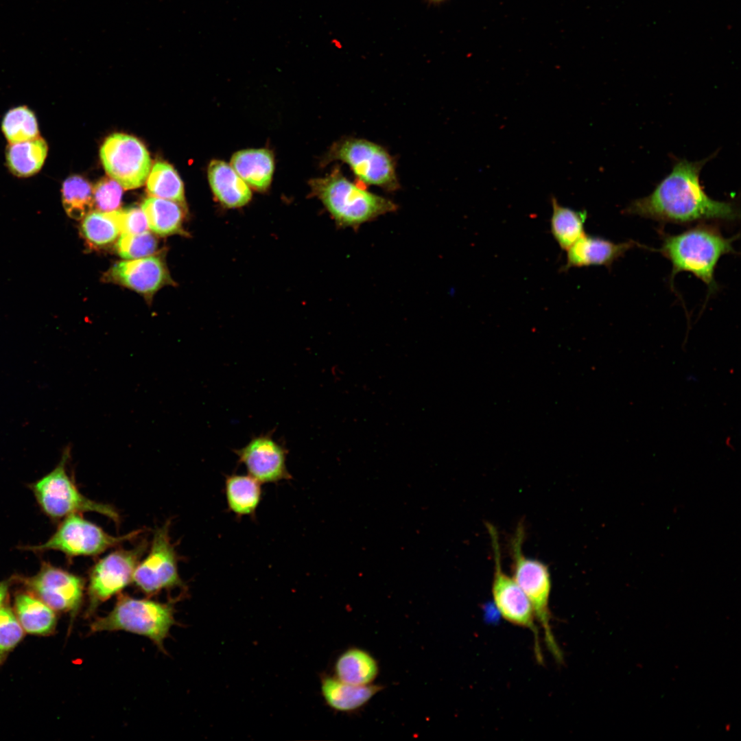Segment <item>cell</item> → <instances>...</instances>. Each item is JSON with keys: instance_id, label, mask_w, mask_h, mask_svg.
<instances>
[{"instance_id": "obj_27", "label": "cell", "mask_w": 741, "mask_h": 741, "mask_svg": "<svg viewBox=\"0 0 741 741\" xmlns=\"http://www.w3.org/2000/svg\"><path fill=\"white\" fill-rule=\"evenodd\" d=\"M146 189L152 197L186 205L183 183L175 169L166 162L154 164L146 180Z\"/></svg>"}, {"instance_id": "obj_28", "label": "cell", "mask_w": 741, "mask_h": 741, "mask_svg": "<svg viewBox=\"0 0 741 741\" xmlns=\"http://www.w3.org/2000/svg\"><path fill=\"white\" fill-rule=\"evenodd\" d=\"M62 202L66 214L73 220L83 219L94 207L93 188L79 175H72L62 185Z\"/></svg>"}, {"instance_id": "obj_12", "label": "cell", "mask_w": 741, "mask_h": 741, "mask_svg": "<svg viewBox=\"0 0 741 741\" xmlns=\"http://www.w3.org/2000/svg\"><path fill=\"white\" fill-rule=\"evenodd\" d=\"M99 156L106 174L124 189L142 186L151 169L152 161L145 146L129 134L108 136L101 146Z\"/></svg>"}, {"instance_id": "obj_29", "label": "cell", "mask_w": 741, "mask_h": 741, "mask_svg": "<svg viewBox=\"0 0 741 741\" xmlns=\"http://www.w3.org/2000/svg\"><path fill=\"white\" fill-rule=\"evenodd\" d=\"M1 130L9 143L23 142L39 137L36 115L26 106L10 109L2 119Z\"/></svg>"}, {"instance_id": "obj_6", "label": "cell", "mask_w": 741, "mask_h": 741, "mask_svg": "<svg viewBox=\"0 0 741 741\" xmlns=\"http://www.w3.org/2000/svg\"><path fill=\"white\" fill-rule=\"evenodd\" d=\"M70 449H64L61 460L49 473L32 484L35 497L43 512L54 519L75 513H96L112 520L117 526L120 515L111 505L84 495L69 475L67 465Z\"/></svg>"}, {"instance_id": "obj_34", "label": "cell", "mask_w": 741, "mask_h": 741, "mask_svg": "<svg viewBox=\"0 0 741 741\" xmlns=\"http://www.w3.org/2000/svg\"><path fill=\"white\" fill-rule=\"evenodd\" d=\"M8 583L6 581L0 583V609L3 606L8 593Z\"/></svg>"}, {"instance_id": "obj_7", "label": "cell", "mask_w": 741, "mask_h": 741, "mask_svg": "<svg viewBox=\"0 0 741 741\" xmlns=\"http://www.w3.org/2000/svg\"><path fill=\"white\" fill-rule=\"evenodd\" d=\"M334 161L347 165L356 178L365 185L390 192L400 187L394 158L384 147L375 142L344 137L331 146L322 165Z\"/></svg>"}, {"instance_id": "obj_26", "label": "cell", "mask_w": 741, "mask_h": 741, "mask_svg": "<svg viewBox=\"0 0 741 741\" xmlns=\"http://www.w3.org/2000/svg\"><path fill=\"white\" fill-rule=\"evenodd\" d=\"M80 233L92 247L109 246L121 233L119 210L110 212L92 211L83 218Z\"/></svg>"}, {"instance_id": "obj_5", "label": "cell", "mask_w": 741, "mask_h": 741, "mask_svg": "<svg viewBox=\"0 0 741 741\" xmlns=\"http://www.w3.org/2000/svg\"><path fill=\"white\" fill-rule=\"evenodd\" d=\"M524 526L520 523L510 542L513 578L525 593L533 609L537 622L544 633L548 650L558 662L563 661L551 626L550 598L552 582L548 567L523 553Z\"/></svg>"}, {"instance_id": "obj_3", "label": "cell", "mask_w": 741, "mask_h": 741, "mask_svg": "<svg viewBox=\"0 0 741 741\" xmlns=\"http://www.w3.org/2000/svg\"><path fill=\"white\" fill-rule=\"evenodd\" d=\"M735 239L725 237L713 226L699 225L677 235H665L659 251L672 263L671 281L677 273L689 272L714 291L717 287L716 265L722 255L734 252Z\"/></svg>"}, {"instance_id": "obj_16", "label": "cell", "mask_w": 741, "mask_h": 741, "mask_svg": "<svg viewBox=\"0 0 741 741\" xmlns=\"http://www.w3.org/2000/svg\"><path fill=\"white\" fill-rule=\"evenodd\" d=\"M634 242L614 243L600 237L586 235L579 237L567 251V261L563 270L571 268L604 266L613 263L635 246Z\"/></svg>"}, {"instance_id": "obj_19", "label": "cell", "mask_w": 741, "mask_h": 741, "mask_svg": "<svg viewBox=\"0 0 741 741\" xmlns=\"http://www.w3.org/2000/svg\"><path fill=\"white\" fill-rule=\"evenodd\" d=\"M253 189L264 191L270 187L274 170L272 152L266 148L241 150L233 154L230 164Z\"/></svg>"}, {"instance_id": "obj_17", "label": "cell", "mask_w": 741, "mask_h": 741, "mask_svg": "<svg viewBox=\"0 0 741 741\" xmlns=\"http://www.w3.org/2000/svg\"><path fill=\"white\" fill-rule=\"evenodd\" d=\"M383 685H357L342 681L334 675L324 674L320 679V691L325 703L332 709L352 713L364 707L380 691Z\"/></svg>"}, {"instance_id": "obj_23", "label": "cell", "mask_w": 741, "mask_h": 741, "mask_svg": "<svg viewBox=\"0 0 741 741\" xmlns=\"http://www.w3.org/2000/svg\"><path fill=\"white\" fill-rule=\"evenodd\" d=\"M186 208L185 204L152 196L145 198L141 204L149 228L161 236L185 233L183 225Z\"/></svg>"}, {"instance_id": "obj_22", "label": "cell", "mask_w": 741, "mask_h": 741, "mask_svg": "<svg viewBox=\"0 0 741 741\" xmlns=\"http://www.w3.org/2000/svg\"><path fill=\"white\" fill-rule=\"evenodd\" d=\"M261 482L248 475H226L224 492L228 510L237 517H255L262 499Z\"/></svg>"}, {"instance_id": "obj_20", "label": "cell", "mask_w": 741, "mask_h": 741, "mask_svg": "<svg viewBox=\"0 0 741 741\" xmlns=\"http://www.w3.org/2000/svg\"><path fill=\"white\" fill-rule=\"evenodd\" d=\"M334 676L348 683L366 685L373 683L379 672L375 657L365 649L350 647L341 652L333 665Z\"/></svg>"}, {"instance_id": "obj_24", "label": "cell", "mask_w": 741, "mask_h": 741, "mask_svg": "<svg viewBox=\"0 0 741 741\" xmlns=\"http://www.w3.org/2000/svg\"><path fill=\"white\" fill-rule=\"evenodd\" d=\"M47 153V143L40 136L23 142L9 143L5 150L6 166L14 176L27 178L41 169Z\"/></svg>"}, {"instance_id": "obj_4", "label": "cell", "mask_w": 741, "mask_h": 741, "mask_svg": "<svg viewBox=\"0 0 741 741\" xmlns=\"http://www.w3.org/2000/svg\"><path fill=\"white\" fill-rule=\"evenodd\" d=\"M176 599H170L161 602L119 593L112 611L91 622L90 633L124 631L141 635L151 639L161 652L166 653L163 643L176 624Z\"/></svg>"}, {"instance_id": "obj_32", "label": "cell", "mask_w": 741, "mask_h": 741, "mask_svg": "<svg viewBox=\"0 0 741 741\" xmlns=\"http://www.w3.org/2000/svg\"><path fill=\"white\" fill-rule=\"evenodd\" d=\"M94 206L98 211H116L121 204L123 188L110 177L100 179L93 188Z\"/></svg>"}, {"instance_id": "obj_21", "label": "cell", "mask_w": 741, "mask_h": 741, "mask_svg": "<svg viewBox=\"0 0 741 741\" xmlns=\"http://www.w3.org/2000/svg\"><path fill=\"white\" fill-rule=\"evenodd\" d=\"M14 611L28 633L47 635L55 630L57 618L54 610L32 593L21 592L16 596Z\"/></svg>"}, {"instance_id": "obj_8", "label": "cell", "mask_w": 741, "mask_h": 741, "mask_svg": "<svg viewBox=\"0 0 741 741\" xmlns=\"http://www.w3.org/2000/svg\"><path fill=\"white\" fill-rule=\"evenodd\" d=\"M143 532V529H137L126 534L113 536L84 519L81 514L75 513L64 517L45 543L30 549L36 551L58 550L70 558L95 556L110 548L136 539Z\"/></svg>"}, {"instance_id": "obj_10", "label": "cell", "mask_w": 741, "mask_h": 741, "mask_svg": "<svg viewBox=\"0 0 741 741\" xmlns=\"http://www.w3.org/2000/svg\"><path fill=\"white\" fill-rule=\"evenodd\" d=\"M147 548V541L142 540L132 548L111 552L92 566L89 572L86 618L93 615L101 604L132 583L134 572Z\"/></svg>"}, {"instance_id": "obj_14", "label": "cell", "mask_w": 741, "mask_h": 741, "mask_svg": "<svg viewBox=\"0 0 741 741\" xmlns=\"http://www.w3.org/2000/svg\"><path fill=\"white\" fill-rule=\"evenodd\" d=\"M235 453L248 474L261 484L292 479L286 465L287 450L269 434L253 437Z\"/></svg>"}, {"instance_id": "obj_11", "label": "cell", "mask_w": 741, "mask_h": 741, "mask_svg": "<svg viewBox=\"0 0 741 741\" xmlns=\"http://www.w3.org/2000/svg\"><path fill=\"white\" fill-rule=\"evenodd\" d=\"M171 520L156 528L147 556L138 563L132 576L135 586L148 596L163 590L185 588L178 569L175 545L169 535Z\"/></svg>"}, {"instance_id": "obj_1", "label": "cell", "mask_w": 741, "mask_h": 741, "mask_svg": "<svg viewBox=\"0 0 741 741\" xmlns=\"http://www.w3.org/2000/svg\"><path fill=\"white\" fill-rule=\"evenodd\" d=\"M710 158L698 161L677 160L671 172L651 193L633 201L625 212L678 224L707 220H736L739 213L736 204L712 199L701 183V171Z\"/></svg>"}, {"instance_id": "obj_31", "label": "cell", "mask_w": 741, "mask_h": 741, "mask_svg": "<svg viewBox=\"0 0 741 741\" xmlns=\"http://www.w3.org/2000/svg\"><path fill=\"white\" fill-rule=\"evenodd\" d=\"M24 630L14 611L8 607L0 609V662L23 639Z\"/></svg>"}, {"instance_id": "obj_18", "label": "cell", "mask_w": 741, "mask_h": 741, "mask_svg": "<svg viewBox=\"0 0 741 741\" xmlns=\"http://www.w3.org/2000/svg\"><path fill=\"white\" fill-rule=\"evenodd\" d=\"M207 175L214 197L224 208H240L250 201V187L226 162L212 160L208 166Z\"/></svg>"}, {"instance_id": "obj_30", "label": "cell", "mask_w": 741, "mask_h": 741, "mask_svg": "<svg viewBox=\"0 0 741 741\" xmlns=\"http://www.w3.org/2000/svg\"><path fill=\"white\" fill-rule=\"evenodd\" d=\"M157 248L158 240L149 231L138 234L121 233L115 245L118 255L129 260L150 256Z\"/></svg>"}, {"instance_id": "obj_25", "label": "cell", "mask_w": 741, "mask_h": 741, "mask_svg": "<svg viewBox=\"0 0 741 741\" xmlns=\"http://www.w3.org/2000/svg\"><path fill=\"white\" fill-rule=\"evenodd\" d=\"M551 203L550 231L560 248L567 250L585 234L584 224L587 212L564 207L554 197L552 198Z\"/></svg>"}, {"instance_id": "obj_2", "label": "cell", "mask_w": 741, "mask_h": 741, "mask_svg": "<svg viewBox=\"0 0 741 741\" xmlns=\"http://www.w3.org/2000/svg\"><path fill=\"white\" fill-rule=\"evenodd\" d=\"M311 193L318 198L340 228L357 229L361 225L395 212L397 205L351 182L338 166L324 177L309 180Z\"/></svg>"}, {"instance_id": "obj_15", "label": "cell", "mask_w": 741, "mask_h": 741, "mask_svg": "<svg viewBox=\"0 0 741 741\" xmlns=\"http://www.w3.org/2000/svg\"><path fill=\"white\" fill-rule=\"evenodd\" d=\"M105 276L106 280L128 287L147 298H151L162 287L172 283L166 265L159 256L119 261Z\"/></svg>"}, {"instance_id": "obj_9", "label": "cell", "mask_w": 741, "mask_h": 741, "mask_svg": "<svg viewBox=\"0 0 741 741\" xmlns=\"http://www.w3.org/2000/svg\"><path fill=\"white\" fill-rule=\"evenodd\" d=\"M494 556V572L491 585L493 600L496 609L504 620L515 626L528 629L533 635L534 648L537 659L542 663L539 633L537 620L528 598L513 577L503 571L499 537L495 527L486 524Z\"/></svg>"}, {"instance_id": "obj_13", "label": "cell", "mask_w": 741, "mask_h": 741, "mask_svg": "<svg viewBox=\"0 0 741 741\" xmlns=\"http://www.w3.org/2000/svg\"><path fill=\"white\" fill-rule=\"evenodd\" d=\"M29 590L56 611L69 613L75 617L82 606L84 579L76 574L44 563L39 572L26 578Z\"/></svg>"}, {"instance_id": "obj_35", "label": "cell", "mask_w": 741, "mask_h": 741, "mask_svg": "<svg viewBox=\"0 0 741 741\" xmlns=\"http://www.w3.org/2000/svg\"><path fill=\"white\" fill-rule=\"evenodd\" d=\"M430 1H437V2H438V1H443V0H430Z\"/></svg>"}, {"instance_id": "obj_33", "label": "cell", "mask_w": 741, "mask_h": 741, "mask_svg": "<svg viewBox=\"0 0 741 741\" xmlns=\"http://www.w3.org/2000/svg\"><path fill=\"white\" fill-rule=\"evenodd\" d=\"M119 215L121 233L138 234L148 231V220L141 208L130 207L119 210Z\"/></svg>"}]
</instances>
